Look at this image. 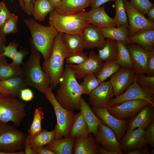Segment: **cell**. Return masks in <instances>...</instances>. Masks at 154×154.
<instances>
[{"instance_id": "13", "label": "cell", "mask_w": 154, "mask_h": 154, "mask_svg": "<svg viewBox=\"0 0 154 154\" xmlns=\"http://www.w3.org/2000/svg\"><path fill=\"white\" fill-rule=\"evenodd\" d=\"M136 99L144 100L154 104V96L141 88L135 79L133 83L123 94L115 98H112L106 106H116L126 101Z\"/></svg>"}, {"instance_id": "14", "label": "cell", "mask_w": 154, "mask_h": 154, "mask_svg": "<svg viewBox=\"0 0 154 154\" xmlns=\"http://www.w3.org/2000/svg\"><path fill=\"white\" fill-rule=\"evenodd\" d=\"M135 77L133 68L124 67L112 75L109 81L113 87L114 96L117 97L123 94L133 83Z\"/></svg>"}, {"instance_id": "28", "label": "cell", "mask_w": 154, "mask_h": 154, "mask_svg": "<svg viewBox=\"0 0 154 154\" xmlns=\"http://www.w3.org/2000/svg\"><path fill=\"white\" fill-rule=\"evenodd\" d=\"M105 38L116 40L126 45L131 43L129 40V30L123 27H97Z\"/></svg>"}, {"instance_id": "27", "label": "cell", "mask_w": 154, "mask_h": 154, "mask_svg": "<svg viewBox=\"0 0 154 154\" xmlns=\"http://www.w3.org/2000/svg\"><path fill=\"white\" fill-rule=\"evenodd\" d=\"M75 138L69 137L58 140L54 139L45 145V147L55 154H73Z\"/></svg>"}, {"instance_id": "3", "label": "cell", "mask_w": 154, "mask_h": 154, "mask_svg": "<svg viewBox=\"0 0 154 154\" xmlns=\"http://www.w3.org/2000/svg\"><path fill=\"white\" fill-rule=\"evenodd\" d=\"M24 22L31 33L30 39L44 58V62L49 59L55 38L58 32L54 27L43 26L33 18L25 19Z\"/></svg>"}, {"instance_id": "45", "label": "cell", "mask_w": 154, "mask_h": 154, "mask_svg": "<svg viewBox=\"0 0 154 154\" xmlns=\"http://www.w3.org/2000/svg\"><path fill=\"white\" fill-rule=\"evenodd\" d=\"M12 14L7 8L5 2L3 1L0 2V29L1 30Z\"/></svg>"}, {"instance_id": "43", "label": "cell", "mask_w": 154, "mask_h": 154, "mask_svg": "<svg viewBox=\"0 0 154 154\" xmlns=\"http://www.w3.org/2000/svg\"><path fill=\"white\" fill-rule=\"evenodd\" d=\"M87 53L83 51L68 53L65 59L66 62L68 64H81L88 59Z\"/></svg>"}, {"instance_id": "5", "label": "cell", "mask_w": 154, "mask_h": 154, "mask_svg": "<svg viewBox=\"0 0 154 154\" xmlns=\"http://www.w3.org/2000/svg\"><path fill=\"white\" fill-rule=\"evenodd\" d=\"M49 24L58 32L81 35L83 29L90 24L87 21L84 11L64 15L58 13L55 10L49 14Z\"/></svg>"}, {"instance_id": "22", "label": "cell", "mask_w": 154, "mask_h": 154, "mask_svg": "<svg viewBox=\"0 0 154 154\" xmlns=\"http://www.w3.org/2000/svg\"><path fill=\"white\" fill-rule=\"evenodd\" d=\"M98 144L93 134L89 133L86 136L75 138L73 145V154H97Z\"/></svg>"}, {"instance_id": "49", "label": "cell", "mask_w": 154, "mask_h": 154, "mask_svg": "<svg viewBox=\"0 0 154 154\" xmlns=\"http://www.w3.org/2000/svg\"><path fill=\"white\" fill-rule=\"evenodd\" d=\"M34 97V94L33 91L29 88H25L21 91L19 97L24 101H30L32 100Z\"/></svg>"}, {"instance_id": "21", "label": "cell", "mask_w": 154, "mask_h": 154, "mask_svg": "<svg viewBox=\"0 0 154 154\" xmlns=\"http://www.w3.org/2000/svg\"><path fill=\"white\" fill-rule=\"evenodd\" d=\"M154 120V104L145 106L134 117L129 120L127 129L142 128L145 129Z\"/></svg>"}, {"instance_id": "60", "label": "cell", "mask_w": 154, "mask_h": 154, "mask_svg": "<svg viewBox=\"0 0 154 154\" xmlns=\"http://www.w3.org/2000/svg\"><path fill=\"white\" fill-rule=\"evenodd\" d=\"M20 7L21 9L24 11L25 8L24 3L23 0H18Z\"/></svg>"}, {"instance_id": "50", "label": "cell", "mask_w": 154, "mask_h": 154, "mask_svg": "<svg viewBox=\"0 0 154 154\" xmlns=\"http://www.w3.org/2000/svg\"><path fill=\"white\" fill-rule=\"evenodd\" d=\"M25 5L24 12L29 16L32 15L34 7V0H23Z\"/></svg>"}, {"instance_id": "15", "label": "cell", "mask_w": 154, "mask_h": 154, "mask_svg": "<svg viewBox=\"0 0 154 154\" xmlns=\"http://www.w3.org/2000/svg\"><path fill=\"white\" fill-rule=\"evenodd\" d=\"M88 95L91 107L102 108H105L114 96L113 87L109 81L101 82Z\"/></svg>"}, {"instance_id": "41", "label": "cell", "mask_w": 154, "mask_h": 154, "mask_svg": "<svg viewBox=\"0 0 154 154\" xmlns=\"http://www.w3.org/2000/svg\"><path fill=\"white\" fill-rule=\"evenodd\" d=\"M18 17L12 13L2 27L1 30L5 36L18 33Z\"/></svg>"}, {"instance_id": "26", "label": "cell", "mask_w": 154, "mask_h": 154, "mask_svg": "<svg viewBox=\"0 0 154 154\" xmlns=\"http://www.w3.org/2000/svg\"><path fill=\"white\" fill-rule=\"evenodd\" d=\"M80 110L88 125L89 133H92L94 135L99 125L102 121L95 114L82 96L80 100Z\"/></svg>"}, {"instance_id": "40", "label": "cell", "mask_w": 154, "mask_h": 154, "mask_svg": "<svg viewBox=\"0 0 154 154\" xmlns=\"http://www.w3.org/2000/svg\"><path fill=\"white\" fill-rule=\"evenodd\" d=\"M135 79L141 88L154 96V77L145 76L143 74H135Z\"/></svg>"}, {"instance_id": "4", "label": "cell", "mask_w": 154, "mask_h": 154, "mask_svg": "<svg viewBox=\"0 0 154 154\" xmlns=\"http://www.w3.org/2000/svg\"><path fill=\"white\" fill-rule=\"evenodd\" d=\"M62 33L58 32L56 36L48 60L42 64L43 70L49 76L50 87L52 90L59 84L63 74L64 64L68 52L62 39Z\"/></svg>"}, {"instance_id": "48", "label": "cell", "mask_w": 154, "mask_h": 154, "mask_svg": "<svg viewBox=\"0 0 154 154\" xmlns=\"http://www.w3.org/2000/svg\"><path fill=\"white\" fill-rule=\"evenodd\" d=\"M145 74L147 76L154 77V47L150 51Z\"/></svg>"}, {"instance_id": "46", "label": "cell", "mask_w": 154, "mask_h": 154, "mask_svg": "<svg viewBox=\"0 0 154 154\" xmlns=\"http://www.w3.org/2000/svg\"><path fill=\"white\" fill-rule=\"evenodd\" d=\"M145 139L147 144L154 147V120L145 129Z\"/></svg>"}, {"instance_id": "47", "label": "cell", "mask_w": 154, "mask_h": 154, "mask_svg": "<svg viewBox=\"0 0 154 154\" xmlns=\"http://www.w3.org/2000/svg\"><path fill=\"white\" fill-rule=\"evenodd\" d=\"M29 53V51L26 49H21L20 51H18L11 63L13 65L21 66L24 64L23 60L24 58Z\"/></svg>"}, {"instance_id": "10", "label": "cell", "mask_w": 154, "mask_h": 154, "mask_svg": "<svg viewBox=\"0 0 154 154\" xmlns=\"http://www.w3.org/2000/svg\"><path fill=\"white\" fill-rule=\"evenodd\" d=\"M91 108L96 116L114 131L119 142L127 129L129 120L119 119L112 115L106 108Z\"/></svg>"}, {"instance_id": "29", "label": "cell", "mask_w": 154, "mask_h": 154, "mask_svg": "<svg viewBox=\"0 0 154 154\" xmlns=\"http://www.w3.org/2000/svg\"><path fill=\"white\" fill-rule=\"evenodd\" d=\"M98 58L103 62L116 61L118 53V49L117 41L106 38V43L102 49L97 48Z\"/></svg>"}, {"instance_id": "33", "label": "cell", "mask_w": 154, "mask_h": 154, "mask_svg": "<svg viewBox=\"0 0 154 154\" xmlns=\"http://www.w3.org/2000/svg\"><path fill=\"white\" fill-rule=\"evenodd\" d=\"M56 135L55 129L48 131L45 129L42 130L35 135L28 136L31 146L33 149L44 146L54 139Z\"/></svg>"}, {"instance_id": "39", "label": "cell", "mask_w": 154, "mask_h": 154, "mask_svg": "<svg viewBox=\"0 0 154 154\" xmlns=\"http://www.w3.org/2000/svg\"><path fill=\"white\" fill-rule=\"evenodd\" d=\"M44 114L41 107H39L35 110L32 123L28 130L29 135L33 136L42 130L41 121L44 118Z\"/></svg>"}, {"instance_id": "2", "label": "cell", "mask_w": 154, "mask_h": 154, "mask_svg": "<svg viewBox=\"0 0 154 154\" xmlns=\"http://www.w3.org/2000/svg\"><path fill=\"white\" fill-rule=\"evenodd\" d=\"M29 43L31 54L28 60L22 67L24 80L27 86L33 87L44 94L45 90L50 87V78L41 67V54L30 39Z\"/></svg>"}, {"instance_id": "18", "label": "cell", "mask_w": 154, "mask_h": 154, "mask_svg": "<svg viewBox=\"0 0 154 154\" xmlns=\"http://www.w3.org/2000/svg\"><path fill=\"white\" fill-rule=\"evenodd\" d=\"M126 46L131 55L133 68L135 73L145 74L150 51L134 43Z\"/></svg>"}, {"instance_id": "8", "label": "cell", "mask_w": 154, "mask_h": 154, "mask_svg": "<svg viewBox=\"0 0 154 154\" xmlns=\"http://www.w3.org/2000/svg\"><path fill=\"white\" fill-rule=\"evenodd\" d=\"M26 105L16 97L9 94H0V122H13L19 126L26 116Z\"/></svg>"}, {"instance_id": "9", "label": "cell", "mask_w": 154, "mask_h": 154, "mask_svg": "<svg viewBox=\"0 0 154 154\" xmlns=\"http://www.w3.org/2000/svg\"><path fill=\"white\" fill-rule=\"evenodd\" d=\"M149 104L144 100L136 99L126 101L116 106H106L105 108L112 115L119 119L130 120Z\"/></svg>"}, {"instance_id": "32", "label": "cell", "mask_w": 154, "mask_h": 154, "mask_svg": "<svg viewBox=\"0 0 154 154\" xmlns=\"http://www.w3.org/2000/svg\"><path fill=\"white\" fill-rule=\"evenodd\" d=\"M88 127L81 112L75 115L73 123L68 137L76 138L89 134Z\"/></svg>"}, {"instance_id": "17", "label": "cell", "mask_w": 154, "mask_h": 154, "mask_svg": "<svg viewBox=\"0 0 154 154\" xmlns=\"http://www.w3.org/2000/svg\"><path fill=\"white\" fill-rule=\"evenodd\" d=\"M145 131V129L142 128L127 129L119 142L123 152L147 146Z\"/></svg>"}, {"instance_id": "57", "label": "cell", "mask_w": 154, "mask_h": 154, "mask_svg": "<svg viewBox=\"0 0 154 154\" xmlns=\"http://www.w3.org/2000/svg\"><path fill=\"white\" fill-rule=\"evenodd\" d=\"M146 14L148 17V19L151 21L154 22V6L149 10Z\"/></svg>"}, {"instance_id": "20", "label": "cell", "mask_w": 154, "mask_h": 154, "mask_svg": "<svg viewBox=\"0 0 154 154\" xmlns=\"http://www.w3.org/2000/svg\"><path fill=\"white\" fill-rule=\"evenodd\" d=\"M105 7L103 6L91 9L85 12L88 23L97 27L112 28L115 27L113 18L110 17L106 12Z\"/></svg>"}, {"instance_id": "42", "label": "cell", "mask_w": 154, "mask_h": 154, "mask_svg": "<svg viewBox=\"0 0 154 154\" xmlns=\"http://www.w3.org/2000/svg\"><path fill=\"white\" fill-rule=\"evenodd\" d=\"M129 2L136 11L144 15L153 6V3L149 0H131Z\"/></svg>"}, {"instance_id": "44", "label": "cell", "mask_w": 154, "mask_h": 154, "mask_svg": "<svg viewBox=\"0 0 154 154\" xmlns=\"http://www.w3.org/2000/svg\"><path fill=\"white\" fill-rule=\"evenodd\" d=\"M19 44L14 40H12L7 46H5L3 48V55L12 60L18 51L17 48Z\"/></svg>"}, {"instance_id": "23", "label": "cell", "mask_w": 154, "mask_h": 154, "mask_svg": "<svg viewBox=\"0 0 154 154\" xmlns=\"http://www.w3.org/2000/svg\"><path fill=\"white\" fill-rule=\"evenodd\" d=\"M90 6V0H62L55 7V10L61 15H72L84 11Z\"/></svg>"}, {"instance_id": "1", "label": "cell", "mask_w": 154, "mask_h": 154, "mask_svg": "<svg viewBox=\"0 0 154 154\" xmlns=\"http://www.w3.org/2000/svg\"><path fill=\"white\" fill-rule=\"evenodd\" d=\"M59 84V87L55 96L59 104L69 111L74 112L80 110V100L83 95L82 89L68 64L65 66Z\"/></svg>"}, {"instance_id": "34", "label": "cell", "mask_w": 154, "mask_h": 154, "mask_svg": "<svg viewBox=\"0 0 154 154\" xmlns=\"http://www.w3.org/2000/svg\"><path fill=\"white\" fill-rule=\"evenodd\" d=\"M17 77H24L21 66L3 62L0 65V80H5Z\"/></svg>"}, {"instance_id": "25", "label": "cell", "mask_w": 154, "mask_h": 154, "mask_svg": "<svg viewBox=\"0 0 154 154\" xmlns=\"http://www.w3.org/2000/svg\"><path fill=\"white\" fill-rule=\"evenodd\" d=\"M128 38L131 43L138 44L145 50L150 51L154 47V29L140 30Z\"/></svg>"}, {"instance_id": "24", "label": "cell", "mask_w": 154, "mask_h": 154, "mask_svg": "<svg viewBox=\"0 0 154 154\" xmlns=\"http://www.w3.org/2000/svg\"><path fill=\"white\" fill-rule=\"evenodd\" d=\"M27 86L24 79L22 77L0 80V94L19 97L21 90Z\"/></svg>"}, {"instance_id": "54", "label": "cell", "mask_w": 154, "mask_h": 154, "mask_svg": "<svg viewBox=\"0 0 154 154\" xmlns=\"http://www.w3.org/2000/svg\"><path fill=\"white\" fill-rule=\"evenodd\" d=\"M24 151L25 154H36L31 146L28 136L26 137Z\"/></svg>"}, {"instance_id": "56", "label": "cell", "mask_w": 154, "mask_h": 154, "mask_svg": "<svg viewBox=\"0 0 154 154\" xmlns=\"http://www.w3.org/2000/svg\"><path fill=\"white\" fill-rule=\"evenodd\" d=\"M96 151L97 154H116L114 153L107 150L99 144L97 146Z\"/></svg>"}, {"instance_id": "19", "label": "cell", "mask_w": 154, "mask_h": 154, "mask_svg": "<svg viewBox=\"0 0 154 154\" xmlns=\"http://www.w3.org/2000/svg\"><path fill=\"white\" fill-rule=\"evenodd\" d=\"M84 48L102 49L106 43V40L97 27L90 24L83 30L82 35Z\"/></svg>"}, {"instance_id": "31", "label": "cell", "mask_w": 154, "mask_h": 154, "mask_svg": "<svg viewBox=\"0 0 154 154\" xmlns=\"http://www.w3.org/2000/svg\"><path fill=\"white\" fill-rule=\"evenodd\" d=\"M62 39L68 53L82 51L84 48L81 35L62 33Z\"/></svg>"}, {"instance_id": "16", "label": "cell", "mask_w": 154, "mask_h": 154, "mask_svg": "<svg viewBox=\"0 0 154 154\" xmlns=\"http://www.w3.org/2000/svg\"><path fill=\"white\" fill-rule=\"evenodd\" d=\"M95 52L92 50L89 53L88 59L80 64H68L73 70L76 79L83 78L87 74L94 73L96 76L100 71L104 64Z\"/></svg>"}, {"instance_id": "53", "label": "cell", "mask_w": 154, "mask_h": 154, "mask_svg": "<svg viewBox=\"0 0 154 154\" xmlns=\"http://www.w3.org/2000/svg\"><path fill=\"white\" fill-rule=\"evenodd\" d=\"M33 150L36 154H55L52 151L44 146L38 147Z\"/></svg>"}, {"instance_id": "59", "label": "cell", "mask_w": 154, "mask_h": 154, "mask_svg": "<svg viewBox=\"0 0 154 154\" xmlns=\"http://www.w3.org/2000/svg\"><path fill=\"white\" fill-rule=\"evenodd\" d=\"M5 57L3 54H0V65L3 62L7 61Z\"/></svg>"}, {"instance_id": "36", "label": "cell", "mask_w": 154, "mask_h": 154, "mask_svg": "<svg viewBox=\"0 0 154 154\" xmlns=\"http://www.w3.org/2000/svg\"><path fill=\"white\" fill-rule=\"evenodd\" d=\"M118 52L116 62L121 66L133 68L131 55L127 46L117 41Z\"/></svg>"}, {"instance_id": "51", "label": "cell", "mask_w": 154, "mask_h": 154, "mask_svg": "<svg viewBox=\"0 0 154 154\" xmlns=\"http://www.w3.org/2000/svg\"><path fill=\"white\" fill-rule=\"evenodd\" d=\"M123 153V154H149L147 146L141 148L125 151Z\"/></svg>"}, {"instance_id": "63", "label": "cell", "mask_w": 154, "mask_h": 154, "mask_svg": "<svg viewBox=\"0 0 154 154\" xmlns=\"http://www.w3.org/2000/svg\"></svg>"}, {"instance_id": "38", "label": "cell", "mask_w": 154, "mask_h": 154, "mask_svg": "<svg viewBox=\"0 0 154 154\" xmlns=\"http://www.w3.org/2000/svg\"><path fill=\"white\" fill-rule=\"evenodd\" d=\"M83 78V81L80 84L83 94L89 95L101 83L94 73L87 74Z\"/></svg>"}, {"instance_id": "55", "label": "cell", "mask_w": 154, "mask_h": 154, "mask_svg": "<svg viewBox=\"0 0 154 154\" xmlns=\"http://www.w3.org/2000/svg\"><path fill=\"white\" fill-rule=\"evenodd\" d=\"M7 42L6 36L0 29V54H3V47L6 46Z\"/></svg>"}, {"instance_id": "52", "label": "cell", "mask_w": 154, "mask_h": 154, "mask_svg": "<svg viewBox=\"0 0 154 154\" xmlns=\"http://www.w3.org/2000/svg\"><path fill=\"white\" fill-rule=\"evenodd\" d=\"M115 0H90L91 9H94L101 7L105 3L110 1L115 2Z\"/></svg>"}, {"instance_id": "61", "label": "cell", "mask_w": 154, "mask_h": 154, "mask_svg": "<svg viewBox=\"0 0 154 154\" xmlns=\"http://www.w3.org/2000/svg\"><path fill=\"white\" fill-rule=\"evenodd\" d=\"M149 154H154V149H151L150 151H149Z\"/></svg>"}, {"instance_id": "58", "label": "cell", "mask_w": 154, "mask_h": 154, "mask_svg": "<svg viewBox=\"0 0 154 154\" xmlns=\"http://www.w3.org/2000/svg\"><path fill=\"white\" fill-rule=\"evenodd\" d=\"M55 7L60 3L62 0H48Z\"/></svg>"}, {"instance_id": "7", "label": "cell", "mask_w": 154, "mask_h": 154, "mask_svg": "<svg viewBox=\"0 0 154 154\" xmlns=\"http://www.w3.org/2000/svg\"><path fill=\"white\" fill-rule=\"evenodd\" d=\"M44 94L52 106L56 117L54 139L58 140L62 139L63 137H68L74 122L75 116L74 112L67 110L60 106L50 87L45 90Z\"/></svg>"}, {"instance_id": "6", "label": "cell", "mask_w": 154, "mask_h": 154, "mask_svg": "<svg viewBox=\"0 0 154 154\" xmlns=\"http://www.w3.org/2000/svg\"><path fill=\"white\" fill-rule=\"evenodd\" d=\"M26 137L14 126L0 123V151L4 154H25Z\"/></svg>"}, {"instance_id": "11", "label": "cell", "mask_w": 154, "mask_h": 154, "mask_svg": "<svg viewBox=\"0 0 154 154\" xmlns=\"http://www.w3.org/2000/svg\"><path fill=\"white\" fill-rule=\"evenodd\" d=\"M94 136L98 143L116 154H123L114 131L103 122L99 125Z\"/></svg>"}, {"instance_id": "35", "label": "cell", "mask_w": 154, "mask_h": 154, "mask_svg": "<svg viewBox=\"0 0 154 154\" xmlns=\"http://www.w3.org/2000/svg\"><path fill=\"white\" fill-rule=\"evenodd\" d=\"M114 2L116 14L113 19L115 26L129 30V24L124 0H115Z\"/></svg>"}, {"instance_id": "62", "label": "cell", "mask_w": 154, "mask_h": 154, "mask_svg": "<svg viewBox=\"0 0 154 154\" xmlns=\"http://www.w3.org/2000/svg\"><path fill=\"white\" fill-rule=\"evenodd\" d=\"M37 0H34V2H35Z\"/></svg>"}, {"instance_id": "37", "label": "cell", "mask_w": 154, "mask_h": 154, "mask_svg": "<svg viewBox=\"0 0 154 154\" xmlns=\"http://www.w3.org/2000/svg\"><path fill=\"white\" fill-rule=\"evenodd\" d=\"M121 66L116 61L105 62L100 71L96 76L99 81L104 82L113 74L117 72Z\"/></svg>"}, {"instance_id": "30", "label": "cell", "mask_w": 154, "mask_h": 154, "mask_svg": "<svg viewBox=\"0 0 154 154\" xmlns=\"http://www.w3.org/2000/svg\"><path fill=\"white\" fill-rule=\"evenodd\" d=\"M55 8L48 0H37L34 3L32 15L35 20L44 21L47 15L53 11Z\"/></svg>"}, {"instance_id": "12", "label": "cell", "mask_w": 154, "mask_h": 154, "mask_svg": "<svg viewBox=\"0 0 154 154\" xmlns=\"http://www.w3.org/2000/svg\"><path fill=\"white\" fill-rule=\"evenodd\" d=\"M124 2L129 24V37L140 30L154 29V22L135 9L127 0H124Z\"/></svg>"}]
</instances>
